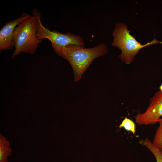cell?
<instances>
[{"label": "cell", "mask_w": 162, "mask_h": 162, "mask_svg": "<svg viewBox=\"0 0 162 162\" xmlns=\"http://www.w3.org/2000/svg\"><path fill=\"white\" fill-rule=\"evenodd\" d=\"M32 16L24 13L19 18L6 22L0 31V50L1 51L11 49L14 46L13 38L14 30L20 23Z\"/></svg>", "instance_id": "obj_6"}, {"label": "cell", "mask_w": 162, "mask_h": 162, "mask_svg": "<svg viewBox=\"0 0 162 162\" xmlns=\"http://www.w3.org/2000/svg\"><path fill=\"white\" fill-rule=\"evenodd\" d=\"M162 116V92H156L149 101L148 106L143 113L135 117V122L140 125L154 124Z\"/></svg>", "instance_id": "obj_5"}, {"label": "cell", "mask_w": 162, "mask_h": 162, "mask_svg": "<svg viewBox=\"0 0 162 162\" xmlns=\"http://www.w3.org/2000/svg\"><path fill=\"white\" fill-rule=\"evenodd\" d=\"M33 15L37 20L36 34L40 40L47 39L51 43L54 51L57 53L60 49L70 45L85 47L84 41L80 36L69 32L63 34L55 30L51 31L45 27L42 24L39 14L34 11Z\"/></svg>", "instance_id": "obj_4"}, {"label": "cell", "mask_w": 162, "mask_h": 162, "mask_svg": "<svg viewBox=\"0 0 162 162\" xmlns=\"http://www.w3.org/2000/svg\"><path fill=\"white\" fill-rule=\"evenodd\" d=\"M108 51L104 43L91 48H86L76 45H70L60 49L56 53L66 60L73 71L74 80L79 81L89 68L93 61L102 56Z\"/></svg>", "instance_id": "obj_1"}, {"label": "cell", "mask_w": 162, "mask_h": 162, "mask_svg": "<svg viewBox=\"0 0 162 162\" xmlns=\"http://www.w3.org/2000/svg\"><path fill=\"white\" fill-rule=\"evenodd\" d=\"M139 142L140 144L146 147L152 152L157 162H162V152L154 146L150 140L148 138L141 139Z\"/></svg>", "instance_id": "obj_8"}, {"label": "cell", "mask_w": 162, "mask_h": 162, "mask_svg": "<svg viewBox=\"0 0 162 162\" xmlns=\"http://www.w3.org/2000/svg\"><path fill=\"white\" fill-rule=\"evenodd\" d=\"M130 31L125 24L116 23L112 32L113 40L112 45L121 50L119 57L127 64H129L133 61L135 56L142 48L159 43L162 44V42L154 38L151 41L142 45L130 34Z\"/></svg>", "instance_id": "obj_2"}, {"label": "cell", "mask_w": 162, "mask_h": 162, "mask_svg": "<svg viewBox=\"0 0 162 162\" xmlns=\"http://www.w3.org/2000/svg\"><path fill=\"white\" fill-rule=\"evenodd\" d=\"M37 20L34 15L22 22L14 29L13 38L15 50L13 58L24 52L31 54L34 53L42 40H39L36 34Z\"/></svg>", "instance_id": "obj_3"}, {"label": "cell", "mask_w": 162, "mask_h": 162, "mask_svg": "<svg viewBox=\"0 0 162 162\" xmlns=\"http://www.w3.org/2000/svg\"><path fill=\"white\" fill-rule=\"evenodd\" d=\"M159 91L162 92V83L161 84L159 87Z\"/></svg>", "instance_id": "obj_11"}, {"label": "cell", "mask_w": 162, "mask_h": 162, "mask_svg": "<svg viewBox=\"0 0 162 162\" xmlns=\"http://www.w3.org/2000/svg\"><path fill=\"white\" fill-rule=\"evenodd\" d=\"M10 143L1 134L0 135V162H8V158L11 155Z\"/></svg>", "instance_id": "obj_7"}, {"label": "cell", "mask_w": 162, "mask_h": 162, "mask_svg": "<svg viewBox=\"0 0 162 162\" xmlns=\"http://www.w3.org/2000/svg\"><path fill=\"white\" fill-rule=\"evenodd\" d=\"M119 128H123L128 131L135 134L136 132V126L134 122L129 118L125 117L119 126Z\"/></svg>", "instance_id": "obj_10"}, {"label": "cell", "mask_w": 162, "mask_h": 162, "mask_svg": "<svg viewBox=\"0 0 162 162\" xmlns=\"http://www.w3.org/2000/svg\"><path fill=\"white\" fill-rule=\"evenodd\" d=\"M158 122L159 126L156 130L152 142L154 146L162 152V117Z\"/></svg>", "instance_id": "obj_9"}]
</instances>
